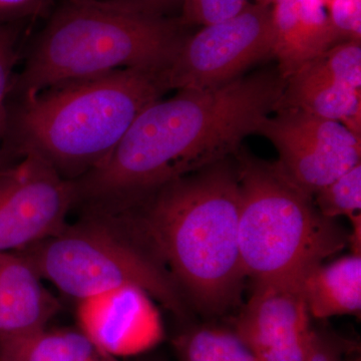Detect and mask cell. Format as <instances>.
<instances>
[{"instance_id": "2e32d148", "label": "cell", "mask_w": 361, "mask_h": 361, "mask_svg": "<svg viewBox=\"0 0 361 361\" xmlns=\"http://www.w3.org/2000/svg\"><path fill=\"white\" fill-rule=\"evenodd\" d=\"M0 361H120L82 330L47 329L0 338Z\"/></svg>"}, {"instance_id": "e0dca14e", "label": "cell", "mask_w": 361, "mask_h": 361, "mask_svg": "<svg viewBox=\"0 0 361 361\" xmlns=\"http://www.w3.org/2000/svg\"><path fill=\"white\" fill-rule=\"evenodd\" d=\"M180 361H258L234 329L197 325L174 339Z\"/></svg>"}, {"instance_id": "3957f363", "label": "cell", "mask_w": 361, "mask_h": 361, "mask_svg": "<svg viewBox=\"0 0 361 361\" xmlns=\"http://www.w3.org/2000/svg\"><path fill=\"white\" fill-rule=\"evenodd\" d=\"M168 90L166 68H126L23 97L14 120L20 151L39 154L66 179H80Z\"/></svg>"}, {"instance_id": "7a4b0ae2", "label": "cell", "mask_w": 361, "mask_h": 361, "mask_svg": "<svg viewBox=\"0 0 361 361\" xmlns=\"http://www.w3.org/2000/svg\"><path fill=\"white\" fill-rule=\"evenodd\" d=\"M286 80L263 71L206 90H180L135 118L127 133L135 167L157 184L231 158L247 135L278 111Z\"/></svg>"}, {"instance_id": "4316f807", "label": "cell", "mask_w": 361, "mask_h": 361, "mask_svg": "<svg viewBox=\"0 0 361 361\" xmlns=\"http://www.w3.org/2000/svg\"><path fill=\"white\" fill-rule=\"evenodd\" d=\"M1 121H2V120H0V123H1Z\"/></svg>"}, {"instance_id": "d4e9b609", "label": "cell", "mask_w": 361, "mask_h": 361, "mask_svg": "<svg viewBox=\"0 0 361 361\" xmlns=\"http://www.w3.org/2000/svg\"><path fill=\"white\" fill-rule=\"evenodd\" d=\"M115 1L132 7L141 13L164 16L166 11L182 2V0H115Z\"/></svg>"}, {"instance_id": "44dd1931", "label": "cell", "mask_w": 361, "mask_h": 361, "mask_svg": "<svg viewBox=\"0 0 361 361\" xmlns=\"http://www.w3.org/2000/svg\"><path fill=\"white\" fill-rule=\"evenodd\" d=\"M341 42H360L361 0H322Z\"/></svg>"}, {"instance_id": "ba28073f", "label": "cell", "mask_w": 361, "mask_h": 361, "mask_svg": "<svg viewBox=\"0 0 361 361\" xmlns=\"http://www.w3.org/2000/svg\"><path fill=\"white\" fill-rule=\"evenodd\" d=\"M78 202L73 180L33 152L0 172V252L18 253L58 234Z\"/></svg>"}, {"instance_id": "52a82bcc", "label": "cell", "mask_w": 361, "mask_h": 361, "mask_svg": "<svg viewBox=\"0 0 361 361\" xmlns=\"http://www.w3.org/2000/svg\"><path fill=\"white\" fill-rule=\"evenodd\" d=\"M273 49L270 6L249 4L234 18L204 26L193 37H187L166 68L169 89L220 87L273 54Z\"/></svg>"}, {"instance_id": "4fadbf2b", "label": "cell", "mask_w": 361, "mask_h": 361, "mask_svg": "<svg viewBox=\"0 0 361 361\" xmlns=\"http://www.w3.org/2000/svg\"><path fill=\"white\" fill-rule=\"evenodd\" d=\"M20 253L0 252V338L47 329L59 302Z\"/></svg>"}, {"instance_id": "d6986e66", "label": "cell", "mask_w": 361, "mask_h": 361, "mask_svg": "<svg viewBox=\"0 0 361 361\" xmlns=\"http://www.w3.org/2000/svg\"><path fill=\"white\" fill-rule=\"evenodd\" d=\"M312 63L336 82L360 90V42H341L315 59Z\"/></svg>"}, {"instance_id": "cb8c5ba5", "label": "cell", "mask_w": 361, "mask_h": 361, "mask_svg": "<svg viewBox=\"0 0 361 361\" xmlns=\"http://www.w3.org/2000/svg\"><path fill=\"white\" fill-rule=\"evenodd\" d=\"M51 0H0V25L42 13Z\"/></svg>"}, {"instance_id": "8fae6325", "label": "cell", "mask_w": 361, "mask_h": 361, "mask_svg": "<svg viewBox=\"0 0 361 361\" xmlns=\"http://www.w3.org/2000/svg\"><path fill=\"white\" fill-rule=\"evenodd\" d=\"M78 320L85 336L116 358L148 350L163 337L151 297L135 287L82 301Z\"/></svg>"}, {"instance_id": "5b68a950", "label": "cell", "mask_w": 361, "mask_h": 361, "mask_svg": "<svg viewBox=\"0 0 361 361\" xmlns=\"http://www.w3.org/2000/svg\"><path fill=\"white\" fill-rule=\"evenodd\" d=\"M234 158L240 186V252L252 281L308 273L348 245L345 228L323 216L313 196L279 161L260 160L243 147Z\"/></svg>"}, {"instance_id": "ac0fdd59", "label": "cell", "mask_w": 361, "mask_h": 361, "mask_svg": "<svg viewBox=\"0 0 361 361\" xmlns=\"http://www.w3.org/2000/svg\"><path fill=\"white\" fill-rule=\"evenodd\" d=\"M316 207L325 217L350 218L361 211V165L355 166L313 196Z\"/></svg>"}, {"instance_id": "9c48e42d", "label": "cell", "mask_w": 361, "mask_h": 361, "mask_svg": "<svg viewBox=\"0 0 361 361\" xmlns=\"http://www.w3.org/2000/svg\"><path fill=\"white\" fill-rule=\"evenodd\" d=\"M277 111L256 134L272 142L280 166L311 196L360 163V135L341 123L298 109Z\"/></svg>"}, {"instance_id": "603a6c76", "label": "cell", "mask_w": 361, "mask_h": 361, "mask_svg": "<svg viewBox=\"0 0 361 361\" xmlns=\"http://www.w3.org/2000/svg\"><path fill=\"white\" fill-rule=\"evenodd\" d=\"M18 35L8 25H0V120H4V102L13 87L14 66L18 61Z\"/></svg>"}, {"instance_id": "277c9868", "label": "cell", "mask_w": 361, "mask_h": 361, "mask_svg": "<svg viewBox=\"0 0 361 361\" xmlns=\"http://www.w3.org/2000/svg\"><path fill=\"white\" fill-rule=\"evenodd\" d=\"M180 20L141 13L115 0H68L28 54L18 92L126 68H167L187 39Z\"/></svg>"}, {"instance_id": "484cf974", "label": "cell", "mask_w": 361, "mask_h": 361, "mask_svg": "<svg viewBox=\"0 0 361 361\" xmlns=\"http://www.w3.org/2000/svg\"><path fill=\"white\" fill-rule=\"evenodd\" d=\"M274 0H256V4H260V6H272Z\"/></svg>"}, {"instance_id": "7402d4cb", "label": "cell", "mask_w": 361, "mask_h": 361, "mask_svg": "<svg viewBox=\"0 0 361 361\" xmlns=\"http://www.w3.org/2000/svg\"><path fill=\"white\" fill-rule=\"evenodd\" d=\"M357 353L353 342L325 329H313L312 338L305 361H353L351 355Z\"/></svg>"}, {"instance_id": "9a60e30c", "label": "cell", "mask_w": 361, "mask_h": 361, "mask_svg": "<svg viewBox=\"0 0 361 361\" xmlns=\"http://www.w3.org/2000/svg\"><path fill=\"white\" fill-rule=\"evenodd\" d=\"M304 296L311 317L360 315L361 255L351 253L316 266L304 278Z\"/></svg>"}, {"instance_id": "5bb4252c", "label": "cell", "mask_w": 361, "mask_h": 361, "mask_svg": "<svg viewBox=\"0 0 361 361\" xmlns=\"http://www.w3.org/2000/svg\"><path fill=\"white\" fill-rule=\"evenodd\" d=\"M287 108L341 123L360 135V90L336 82L312 61L287 78L278 110Z\"/></svg>"}, {"instance_id": "ffe728a7", "label": "cell", "mask_w": 361, "mask_h": 361, "mask_svg": "<svg viewBox=\"0 0 361 361\" xmlns=\"http://www.w3.org/2000/svg\"><path fill=\"white\" fill-rule=\"evenodd\" d=\"M248 0H182L185 26L211 25L234 18L246 8Z\"/></svg>"}, {"instance_id": "8992f818", "label": "cell", "mask_w": 361, "mask_h": 361, "mask_svg": "<svg viewBox=\"0 0 361 361\" xmlns=\"http://www.w3.org/2000/svg\"><path fill=\"white\" fill-rule=\"evenodd\" d=\"M18 253L42 279L80 301L135 287L177 317L193 311L163 261L121 212L90 209L89 217Z\"/></svg>"}, {"instance_id": "30bf717a", "label": "cell", "mask_w": 361, "mask_h": 361, "mask_svg": "<svg viewBox=\"0 0 361 361\" xmlns=\"http://www.w3.org/2000/svg\"><path fill=\"white\" fill-rule=\"evenodd\" d=\"M307 274L253 282L233 329L258 361H305L313 334L303 290Z\"/></svg>"}, {"instance_id": "6da1fadb", "label": "cell", "mask_w": 361, "mask_h": 361, "mask_svg": "<svg viewBox=\"0 0 361 361\" xmlns=\"http://www.w3.org/2000/svg\"><path fill=\"white\" fill-rule=\"evenodd\" d=\"M239 210L233 156L172 180L118 212L163 261L192 310L219 316L241 303L247 278Z\"/></svg>"}, {"instance_id": "7c38bea8", "label": "cell", "mask_w": 361, "mask_h": 361, "mask_svg": "<svg viewBox=\"0 0 361 361\" xmlns=\"http://www.w3.org/2000/svg\"><path fill=\"white\" fill-rule=\"evenodd\" d=\"M272 6L273 56L285 80L342 42L322 0H274Z\"/></svg>"}]
</instances>
